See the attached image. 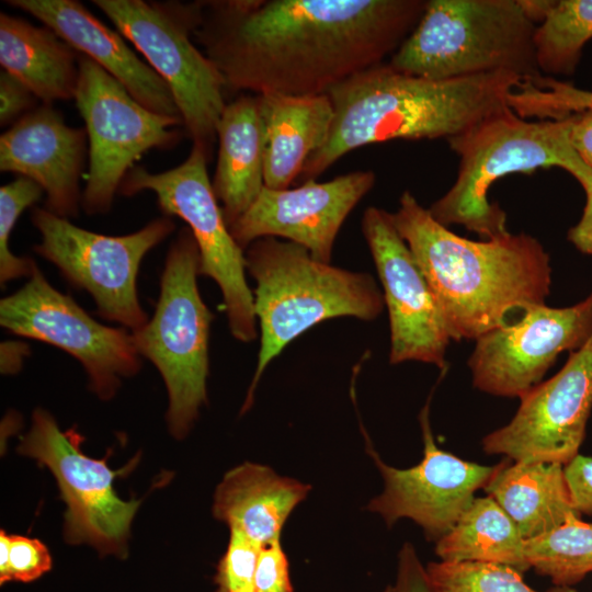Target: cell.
Here are the masks:
<instances>
[{"mask_svg": "<svg viewBox=\"0 0 592 592\" xmlns=\"http://www.w3.org/2000/svg\"><path fill=\"white\" fill-rule=\"evenodd\" d=\"M520 399L511 421L482 439L483 452L567 465L579 454L592 410V337L558 373Z\"/></svg>", "mask_w": 592, "mask_h": 592, "instance_id": "obj_16", "label": "cell"}, {"mask_svg": "<svg viewBox=\"0 0 592 592\" xmlns=\"http://www.w3.org/2000/svg\"><path fill=\"white\" fill-rule=\"evenodd\" d=\"M264 128V186L288 189L330 134L334 111L328 94H257Z\"/></svg>", "mask_w": 592, "mask_h": 592, "instance_id": "obj_21", "label": "cell"}, {"mask_svg": "<svg viewBox=\"0 0 592 592\" xmlns=\"http://www.w3.org/2000/svg\"><path fill=\"white\" fill-rule=\"evenodd\" d=\"M362 231L384 289L390 325L389 362L419 361L446 368L452 340L433 292L391 214L371 206Z\"/></svg>", "mask_w": 592, "mask_h": 592, "instance_id": "obj_17", "label": "cell"}, {"mask_svg": "<svg viewBox=\"0 0 592 592\" xmlns=\"http://www.w3.org/2000/svg\"><path fill=\"white\" fill-rule=\"evenodd\" d=\"M31 220L41 234L35 252L55 264L75 287L87 291L100 317L130 332L148 322L138 299V271L144 257L174 230L170 217L157 218L124 236L80 228L39 207L32 210Z\"/></svg>", "mask_w": 592, "mask_h": 592, "instance_id": "obj_10", "label": "cell"}, {"mask_svg": "<svg viewBox=\"0 0 592 592\" xmlns=\"http://www.w3.org/2000/svg\"><path fill=\"white\" fill-rule=\"evenodd\" d=\"M217 140L212 185L230 228L264 187V128L257 94H243L226 104Z\"/></svg>", "mask_w": 592, "mask_h": 592, "instance_id": "obj_23", "label": "cell"}, {"mask_svg": "<svg viewBox=\"0 0 592 592\" xmlns=\"http://www.w3.org/2000/svg\"><path fill=\"white\" fill-rule=\"evenodd\" d=\"M508 106L520 117L562 119L592 109V91L548 76L521 81L506 96Z\"/></svg>", "mask_w": 592, "mask_h": 592, "instance_id": "obj_30", "label": "cell"}, {"mask_svg": "<svg viewBox=\"0 0 592 592\" xmlns=\"http://www.w3.org/2000/svg\"><path fill=\"white\" fill-rule=\"evenodd\" d=\"M592 337V294L566 308L534 304L476 340L468 360L474 386L500 397H522L538 385L563 351Z\"/></svg>", "mask_w": 592, "mask_h": 592, "instance_id": "obj_14", "label": "cell"}, {"mask_svg": "<svg viewBox=\"0 0 592 592\" xmlns=\"http://www.w3.org/2000/svg\"><path fill=\"white\" fill-rule=\"evenodd\" d=\"M10 535L1 531L0 533V582H7L9 566Z\"/></svg>", "mask_w": 592, "mask_h": 592, "instance_id": "obj_41", "label": "cell"}, {"mask_svg": "<svg viewBox=\"0 0 592 592\" xmlns=\"http://www.w3.org/2000/svg\"><path fill=\"white\" fill-rule=\"evenodd\" d=\"M201 254L183 227L171 243L160 280L155 314L132 332L135 346L159 371L169 395L171 434L184 437L207 401L208 342L213 314L197 286Z\"/></svg>", "mask_w": 592, "mask_h": 592, "instance_id": "obj_7", "label": "cell"}, {"mask_svg": "<svg viewBox=\"0 0 592 592\" xmlns=\"http://www.w3.org/2000/svg\"><path fill=\"white\" fill-rule=\"evenodd\" d=\"M430 401L419 420L423 439V457L410 468L386 464L374 449L367 434L366 449L378 468L384 488L373 498L367 510L378 514L387 526L400 519L418 524L429 540L436 542L457 522L500 467L464 460L441 449L434 442L430 424Z\"/></svg>", "mask_w": 592, "mask_h": 592, "instance_id": "obj_15", "label": "cell"}, {"mask_svg": "<svg viewBox=\"0 0 592 592\" xmlns=\"http://www.w3.org/2000/svg\"><path fill=\"white\" fill-rule=\"evenodd\" d=\"M425 568L434 592H537L523 580V573L504 565L440 560ZM547 592L577 591L555 585Z\"/></svg>", "mask_w": 592, "mask_h": 592, "instance_id": "obj_29", "label": "cell"}, {"mask_svg": "<svg viewBox=\"0 0 592 592\" xmlns=\"http://www.w3.org/2000/svg\"><path fill=\"white\" fill-rule=\"evenodd\" d=\"M86 128L69 126L60 112L42 104L0 137V170L37 183L45 208L69 218L81 205L80 178L87 155Z\"/></svg>", "mask_w": 592, "mask_h": 592, "instance_id": "obj_19", "label": "cell"}, {"mask_svg": "<svg viewBox=\"0 0 592 592\" xmlns=\"http://www.w3.org/2000/svg\"><path fill=\"white\" fill-rule=\"evenodd\" d=\"M253 592H294L288 560L277 539L261 550L253 583Z\"/></svg>", "mask_w": 592, "mask_h": 592, "instance_id": "obj_34", "label": "cell"}, {"mask_svg": "<svg viewBox=\"0 0 592 592\" xmlns=\"http://www.w3.org/2000/svg\"><path fill=\"white\" fill-rule=\"evenodd\" d=\"M522 81L509 72L449 80L408 75L383 62L328 91L334 117L326 144L299 177L316 180L337 160L363 146L392 139H449L508 106Z\"/></svg>", "mask_w": 592, "mask_h": 592, "instance_id": "obj_3", "label": "cell"}, {"mask_svg": "<svg viewBox=\"0 0 592 592\" xmlns=\"http://www.w3.org/2000/svg\"><path fill=\"white\" fill-rule=\"evenodd\" d=\"M569 140L582 161L592 169V109L570 115Z\"/></svg>", "mask_w": 592, "mask_h": 592, "instance_id": "obj_38", "label": "cell"}, {"mask_svg": "<svg viewBox=\"0 0 592 592\" xmlns=\"http://www.w3.org/2000/svg\"><path fill=\"white\" fill-rule=\"evenodd\" d=\"M531 569L556 587H572L592 572V523L571 519L559 527L525 540Z\"/></svg>", "mask_w": 592, "mask_h": 592, "instance_id": "obj_28", "label": "cell"}, {"mask_svg": "<svg viewBox=\"0 0 592 592\" xmlns=\"http://www.w3.org/2000/svg\"><path fill=\"white\" fill-rule=\"evenodd\" d=\"M442 561H480L530 570L525 539L516 525L490 496L475 498L455 525L435 542Z\"/></svg>", "mask_w": 592, "mask_h": 592, "instance_id": "obj_26", "label": "cell"}, {"mask_svg": "<svg viewBox=\"0 0 592 592\" xmlns=\"http://www.w3.org/2000/svg\"><path fill=\"white\" fill-rule=\"evenodd\" d=\"M310 489V485L281 476L269 466L243 463L218 483L213 513L230 530L264 547L280 539L288 516Z\"/></svg>", "mask_w": 592, "mask_h": 592, "instance_id": "obj_22", "label": "cell"}, {"mask_svg": "<svg viewBox=\"0 0 592 592\" xmlns=\"http://www.w3.org/2000/svg\"><path fill=\"white\" fill-rule=\"evenodd\" d=\"M394 589L395 592H434L426 568L409 542L405 543L398 553Z\"/></svg>", "mask_w": 592, "mask_h": 592, "instance_id": "obj_36", "label": "cell"}, {"mask_svg": "<svg viewBox=\"0 0 592 592\" xmlns=\"http://www.w3.org/2000/svg\"><path fill=\"white\" fill-rule=\"evenodd\" d=\"M375 182L374 171L357 170L327 182L308 180L293 189L264 186L230 226V234L243 250L260 238L281 237L330 263L341 226Z\"/></svg>", "mask_w": 592, "mask_h": 592, "instance_id": "obj_18", "label": "cell"}, {"mask_svg": "<svg viewBox=\"0 0 592 592\" xmlns=\"http://www.w3.org/2000/svg\"><path fill=\"white\" fill-rule=\"evenodd\" d=\"M563 470L576 509L592 515V457L578 454Z\"/></svg>", "mask_w": 592, "mask_h": 592, "instance_id": "obj_37", "label": "cell"}, {"mask_svg": "<svg viewBox=\"0 0 592 592\" xmlns=\"http://www.w3.org/2000/svg\"><path fill=\"white\" fill-rule=\"evenodd\" d=\"M81 55L92 59L113 76L146 109L168 116L181 117L166 81L144 62L122 35L96 19L76 0H9Z\"/></svg>", "mask_w": 592, "mask_h": 592, "instance_id": "obj_20", "label": "cell"}, {"mask_svg": "<svg viewBox=\"0 0 592 592\" xmlns=\"http://www.w3.org/2000/svg\"><path fill=\"white\" fill-rule=\"evenodd\" d=\"M424 0L204 1L194 32L226 89L317 95L385 62Z\"/></svg>", "mask_w": 592, "mask_h": 592, "instance_id": "obj_1", "label": "cell"}, {"mask_svg": "<svg viewBox=\"0 0 592 592\" xmlns=\"http://www.w3.org/2000/svg\"><path fill=\"white\" fill-rule=\"evenodd\" d=\"M537 24L534 35L542 75L572 76L592 38V0H522Z\"/></svg>", "mask_w": 592, "mask_h": 592, "instance_id": "obj_27", "label": "cell"}, {"mask_svg": "<svg viewBox=\"0 0 592 592\" xmlns=\"http://www.w3.org/2000/svg\"><path fill=\"white\" fill-rule=\"evenodd\" d=\"M205 152L192 146L178 167L151 173L134 167L124 178L119 192L125 196L141 191L156 194L166 216H178L191 230L201 254L200 275L213 278L223 303L232 337L241 342L257 338L254 296L246 278V257L226 224L207 173Z\"/></svg>", "mask_w": 592, "mask_h": 592, "instance_id": "obj_9", "label": "cell"}, {"mask_svg": "<svg viewBox=\"0 0 592 592\" xmlns=\"http://www.w3.org/2000/svg\"><path fill=\"white\" fill-rule=\"evenodd\" d=\"M569 130L570 115L530 121L506 106L449 138L460 159L458 174L446 194L428 208L430 214L445 227L460 225L488 240L510 234L506 214L489 202V190L500 178L558 167L584 190L592 183V169L571 146Z\"/></svg>", "mask_w": 592, "mask_h": 592, "instance_id": "obj_5", "label": "cell"}, {"mask_svg": "<svg viewBox=\"0 0 592 592\" xmlns=\"http://www.w3.org/2000/svg\"><path fill=\"white\" fill-rule=\"evenodd\" d=\"M52 568L47 547L38 539L10 535L7 582L11 580L31 582Z\"/></svg>", "mask_w": 592, "mask_h": 592, "instance_id": "obj_33", "label": "cell"}, {"mask_svg": "<svg viewBox=\"0 0 592 592\" xmlns=\"http://www.w3.org/2000/svg\"><path fill=\"white\" fill-rule=\"evenodd\" d=\"M483 489L506 512L525 540L582 516L572 502L563 465L558 463H511L506 458Z\"/></svg>", "mask_w": 592, "mask_h": 592, "instance_id": "obj_24", "label": "cell"}, {"mask_svg": "<svg viewBox=\"0 0 592 592\" xmlns=\"http://www.w3.org/2000/svg\"><path fill=\"white\" fill-rule=\"evenodd\" d=\"M30 355V346L23 341H4L0 345V369L3 375L16 374Z\"/></svg>", "mask_w": 592, "mask_h": 592, "instance_id": "obj_40", "label": "cell"}, {"mask_svg": "<svg viewBox=\"0 0 592 592\" xmlns=\"http://www.w3.org/2000/svg\"><path fill=\"white\" fill-rule=\"evenodd\" d=\"M379 592H395V589H394V587L388 585V587H386L385 589H383Z\"/></svg>", "mask_w": 592, "mask_h": 592, "instance_id": "obj_42", "label": "cell"}, {"mask_svg": "<svg viewBox=\"0 0 592 592\" xmlns=\"http://www.w3.org/2000/svg\"><path fill=\"white\" fill-rule=\"evenodd\" d=\"M36 95L7 71L0 73V125H13L36 109Z\"/></svg>", "mask_w": 592, "mask_h": 592, "instance_id": "obj_35", "label": "cell"}, {"mask_svg": "<svg viewBox=\"0 0 592 592\" xmlns=\"http://www.w3.org/2000/svg\"><path fill=\"white\" fill-rule=\"evenodd\" d=\"M75 101L89 141V172L81 206L105 214L134 163L152 148H170L181 138V117L155 113L138 103L113 76L79 56Z\"/></svg>", "mask_w": 592, "mask_h": 592, "instance_id": "obj_11", "label": "cell"}, {"mask_svg": "<svg viewBox=\"0 0 592 592\" xmlns=\"http://www.w3.org/2000/svg\"><path fill=\"white\" fill-rule=\"evenodd\" d=\"M119 33L166 81L186 135L208 161L226 106V82L192 36L203 18L204 1L93 0Z\"/></svg>", "mask_w": 592, "mask_h": 592, "instance_id": "obj_8", "label": "cell"}, {"mask_svg": "<svg viewBox=\"0 0 592 592\" xmlns=\"http://www.w3.org/2000/svg\"><path fill=\"white\" fill-rule=\"evenodd\" d=\"M244 257L247 271L257 283L254 311L261 337L242 413L252 406L267 365L294 339L331 318L372 321L385 305L372 275L320 262L292 241L260 238L247 248Z\"/></svg>", "mask_w": 592, "mask_h": 592, "instance_id": "obj_4", "label": "cell"}, {"mask_svg": "<svg viewBox=\"0 0 592 592\" xmlns=\"http://www.w3.org/2000/svg\"><path fill=\"white\" fill-rule=\"evenodd\" d=\"M587 202L581 219L568 231V240L582 253L592 254V183L584 189Z\"/></svg>", "mask_w": 592, "mask_h": 592, "instance_id": "obj_39", "label": "cell"}, {"mask_svg": "<svg viewBox=\"0 0 592 592\" xmlns=\"http://www.w3.org/2000/svg\"><path fill=\"white\" fill-rule=\"evenodd\" d=\"M43 189L34 181L19 177L0 187V283L30 277L37 265L30 258L13 254L9 247L10 236L20 215L38 202Z\"/></svg>", "mask_w": 592, "mask_h": 592, "instance_id": "obj_31", "label": "cell"}, {"mask_svg": "<svg viewBox=\"0 0 592 592\" xmlns=\"http://www.w3.org/2000/svg\"><path fill=\"white\" fill-rule=\"evenodd\" d=\"M537 24L522 0H429L417 26L390 57L398 71L449 80L509 72L533 80Z\"/></svg>", "mask_w": 592, "mask_h": 592, "instance_id": "obj_6", "label": "cell"}, {"mask_svg": "<svg viewBox=\"0 0 592 592\" xmlns=\"http://www.w3.org/2000/svg\"><path fill=\"white\" fill-rule=\"evenodd\" d=\"M80 54L49 27L0 14V64L43 104L70 100L79 78Z\"/></svg>", "mask_w": 592, "mask_h": 592, "instance_id": "obj_25", "label": "cell"}, {"mask_svg": "<svg viewBox=\"0 0 592 592\" xmlns=\"http://www.w3.org/2000/svg\"><path fill=\"white\" fill-rule=\"evenodd\" d=\"M241 592H253L252 589L251 590H246V591H241Z\"/></svg>", "mask_w": 592, "mask_h": 592, "instance_id": "obj_43", "label": "cell"}, {"mask_svg": "<svg viewBox=\"0 0 592 592\" xmlns=\"http://www.w3.org/2000/svg\"><path fill=\"white\" fill-rule=\"evenodd\" d=\"M391 219L429 283L452 340H477L525 307L545 304L549 255L527 234L475 241L436 221L405 191Z\"/></svg>", "mask_w": 592, "mask_h": 592, "instance_id": "obj_2", "label": "cell"}, {"mask_svg": "<svg viewBox=\"0 0 592 592\" xmlns=\"http://www.w3.org/2000/svg\"><path fill=\"white\" fill-rule=\"evenodd\" d=\"M262 548L243 533L230 530L229 543L216 574L218 592L251 590Z\"/></svg>", "mask_w": 592, "mask_h": 592, "instance_id": "obj_32", "label": "cell"}, {"mask_svg": "<svg viewBox=\"0 0 592 592\" xmlns=\"http://www.w3.org/2000/svg\"><path fill=\"white\" fill-rule=\"evenodd\" d=\"M0 325L77 358L90 388L103 400L111 399L122 378L136 375L141 366L132 332L94 320L70 296L54 288L37 265L23 287L0 300Z\"/></svg>", "mask_w": 592, "mask_h": 592, "instance_id": "obj_13", "label": "cell"}, {"mask_svg": "<svg viewBox=\"0 0 592 592\" xmlns=\"http://www.w3.org/2000/svg\"><path fill=\"white\" fill-rule=\"evenodd\" d=\"M82 437L71 429L61 431L53 415L36 409L31 428L18 451L35 458L55 476L67 505L64 536L68 544H88L101 555L125 557L132 521L141 500H122L114 478L126 471L112 470L105 459H94L80 449Z\"/></svg>", "mask_w": 592, "mask_h": 592, "instance_id": "obj_12", "label": "cell"}]
</instances>
